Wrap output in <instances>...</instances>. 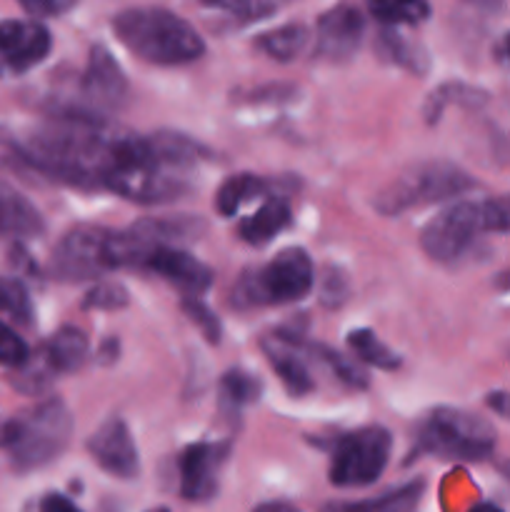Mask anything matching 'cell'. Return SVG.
<instances>
[{"mask_svg": "<svg viewBox=\"0 0 510 512\" xmlns=\"http://www.w3.org/2000/svg\"><path fill=\"white\" fill-rule=\"evenodd\" d=\"M113 33L140 60L163 68L188 65L205 53L198 30L173 10L135 5L113 15Z\"/></svg>", "mask_w": 510, "mask_h": 512, "instance_id": "6da1fadb", "label": "cell"}, {"mask_svg": "<svg viewBox=\"0 0 510 512\" xmlns=\"http://www.w3.org/2000/svg\"><path fill=\"white\" fill-rule=\"evenodd\" d=\"M73 418L63 400L50 398L20 413L0 430V443L10 455V463L20 473L40 470L53 463L70 443Z\"/></svg>", "mask_w": 510, "mask_h": 512, "instance_id": "7a4b0ae2", "label": "cell"}, {"mask_svg": "<svg viewBox=\"0 0 510 512\" xmlns=\"http://www.w3.org/2000/svg\"><path fill=\"white\" fill-rule=\"evenodd\" d=\"M478 188V180L448 160H423L400 170L385 188L378 190L373 205L383 215H403L433 203L460 198Z\"/></svg>", "mask_w": 510, "mask_h": 512, "instance_id": "3957f363", "label": "cell"}, {"mask_svg": "<svg viewBox=\"0 0 510 512\" xmlns=\"http://www.w3.org/2000/svg\"><path fill=\"white\" fill-rule=\"evenodd\" d=\"M415 445L420 453L460 463H480L495 450V430L488 420L460 408H435L420 420Z\"/></svg>", "mask_w": 510, "mask_h": 512, "instance_id": "277c9868", "label": "cell"}, {"mask_svg": "<svg viewBox=\"0 0 510 512\" xmlns=\"http://www.w3.org/2000/svg\"><path fill=\"white\" fill-rule=\"evenodd\" d=\"M315 268L303 248H285L263 268H253L235 285L238 305L298 303L313 290Z\"/></svg>", "mask_w": 510, "mask_h": 512, "instance_id": "5b68a950", "label": "cell"}, {"mask_svg": "<svg viewBox=\"0 0 510 512\" xmlns=\"http://www.w3.org/2000/svg\"><path fill=\"white\" fill-rule=\"evenodd\" d=\"M393 435L380 425L353 430L335 443L328 478L335 488H365L385 473Z\"/></svg>", "mask_w": 510, "mask_h": 512, "instance_id": "8992f818", "label": "cell"}, {"mask_svg": "<svg viewBox=\"0 0 510 512\" xmlns=\"http://www.w3.org/2000/svg\"><path fill=\"white\" fill-rule=\"evenodd\" d=\"M488 233L483 200H458L445 205L420 233V248L433 263L453 265Z\"/></svg>", "mask_w": 510, "mask_h": 512, "instance_id": "52a82bcc", "label": "cell"}, {"mask_svg": "<svg viewBox=\"0 0 510 512\" xmlns=\"http://www.w3.org/2000/svg\"><path fill=\"white\" fill-rule=\"evenodd\" d=\"M110 243H113V230L88 223L75 225L53 250V263H50L53 275L63 283H85L115 270Z\"/></svg>", "mask_w": 510, "mask_h": 512, "instance_id": "ba28073f", "label": "cell"}, {"mask_svg": "<svg viewBox=\"0 0 510 512\" xmlns=\"http://www.w3.org/2000/svg\"><path fill=\"white\" fill-rule=\"evenodd\" d=\"M80 98H83L80 115L100 120L103 113L120 108L128 98V78L105 45L90 48L88 63L80 75Z\"/></svg>", "mask_w": 510, "mask_h": 512, "instance_id": "9c48e42d", "label": "cell"}, {"mask_svg": "<svg viewBox=\"0 0 510 512\" xmlns=\"http://www.w3.org/2000/svg\"><path fill=\"white\" fill-rule=\"evenodd\" d=\"M53 48V35L43 20H0V68L28 73L43 63Z\"/></svg>", "mask_w": 510, "mask_h": 512, "instance_id": "30bf717a", "label": "cell"}, {"mask_svg": "<svg viewBox=\"0 0 510 512\" xmlns=\"http://www.w3.org/2000/svg\"><path fill=\"white\" fill-rule=\"evenodd\" d=\"M365 38V15L355 5L343 3L325 10L315 28V55L330 63H345L360 50Z\"/></svg>", "mask_w": 510, "mask_h": 512, "instance_id": "8fae6325", "label": "cell"}, {"mask_svg": "<svg viewBox=\"0 0 510 512\" xmlns=\"http://www.w3.org/2000/svg\"><path fill=\"white\" fill-rule=\"evenodd\" d=\"M90 458L103 473L118 480H133L140 473V455L125 420L110 418L85 443Z\"/></svg>", "mask_w": 510, "mask_h": 512, "instance_id": "7c38bea8", "label": "cell"}, {"mask_svg": "<svg viewBox=\"0 0 510 512\" xmlns=\"http://www.w3.org/2000/svg\"><path fill=\"white\" fill-rule=\"evenodd\" d=\"M230 448L220 443H193L183 450L178 463L180 495L190 503H205L218 493L220 468Z\"/></svg>", "mask_w": 510, "mask_h": 512, "instance_id": "4fadbf2b", "label": "cell"}, {"mask_svg": "<svg viewBox=\"0 0 510 512\" xmlns=\"http://www.w3.org/2000/svg\"><path fill=\"white\" fill-rule=\"evenodd\" d=\"M143 268L178 285L188 298H198L213 285V270L183 248H158L148 255Z\"/></svg>", "mask_w": 510, "mask_h": 512, "instance_id": "5bb4252c", "label": "cell"}, {"mask_svg": "<svg viewBox=\"0 0 510 512\" xmlns=\"http://www.w3.org/2000/svg\"><path fill=\"white\" fill-rule=\"evenodd\" d=\"M263 353L268 358L270 368L278 373L280 383L288 390L293 398H300V395H308L313 390V375H310L308 365L303 363L298 353H295V345L290 343L285 335H278V338H270L263 343Z\"/></svg>", "mask_w": 510, "mask_h": 512, "instance_id": "9a60e30c", "label": "cell"}, {"mask_svg": "<svg viewBox=\"0 0 510 512\" xmlns=\"http://www.w3.org/2000/svg\"><path fill=\"white\" fill-rule=\"evenodd\" d=\"M290 223H293V210H290V205L280 198H270L255 213L240 220L238 235L248 245L263 248L270 240L278 238L280 233H285L290 228Z\"/></svg>", "mask_w": 510, "mask_h": 512, "instance_id": "2e32d148", "label": "cell"}, {"mask_svg": "<svg viewBox=\"0 0 510 512\" xmlns=\"http://www.w3.org/2000/svg\"><path fill=\"white\" fill-rule=\"evenodd\" d=\"M38 355L45 368L50 370V375L73 373L88 358V338H85L83 330L65 325V328H60L58 333L45 340Z\"/></svg>", "mask_w": 510, "mask_h": 512, "instance_id": "e0dca14e", "label": "cell"}, {"mask_svg": "<svg viewBox=\"0 0 510 512\" xmlns=\"http://www.w3.org/2000/svg\"><path fill=\"white\" fill-rule=\"evenodd\" d=\"M43 215L28 203V198L0 183V235L10 238H33L43 233Z\"/></svg>", "mask_w": 510, "mask_h": 512, "instance_id": "ac0fdd59", "label": "cell"}, {"mask_svg": "<svg viewBox=\"0 0 510 512\" xmlns=\"http://www.w3.org/2000/svg\"><path fill=\"white\" fill-rule=\"evenodd\" d=\"M423 495L425 483L413 480V483L388 490L378 498L355 500V503H328L320 512H418Z\"/></svg>", "mask_w": 510, "mask_h": 512, "instance_id": "d6986e66", "label": "cell"}, {"mask_svg": "<svg viewBox=\"0 0 510 512\" xmlns=\"http://www.w3.org/2000/svg\"><path fill=\"white\" fill-rule=\"evenodd\" d=\"M378 50L385 60L395 63L398 68L408 70V73H415V75L428 73V65H430L428 50H425L420 43H415V40L405 38L400 30L385 28L383 33L378 35Z\"/></svg>", "mask_w": 510, "mask_h": 512, "instance_id": "ffe728a7", "label": "cell"}, {"mask_svg": "<svg viewBox=\"0 0 510 512\" xmlns=\"http://www.w3.org/2000/svg\"><path fill=\"white\" fill-rule=\"evenodd\" d=\"M268 190V180L253 173H238L223 180V185L215 193V210L223 218H233L240 213L245 203L260 198Z\"/></svg>", "mask_w": 510, "mask_h": 512, "instance_id": "44dd1931", "label": "cell"}, {"mask_svg": "<svg viewBox=\"0 0 510 512\" xmlns=\"http://www.w3.org/2000/svg\"><path fill=\"white\" fill-rule=\"evenodd\" d=\"M308 40L310 33L303 23H288L258 35L255 38V48L268 55V58L278 60V63H290V60H295L303 53Z\"/></svg>", "mask_w": 510, "mask_h": 512, "instance_id": "7402d4cb", "label": "cell"}, {"mask_svg": "<svg viewBox=\"0 0 510 512\" xmlns=\"http://www.w3.org/2000/svg\"><path fill=\"white\" fill-rule=\"evenodd\" d=\"M348 348L358 355L363 363L373 365L378 370H395L400 368V358L373 333V330H353L348 335Z\"/></svg>", "mask_w": 510, "mask_h": 512, "instance_id": "603a6c76", "label": "cell"}, {"mask_svg": "<svg viewBox=\"0 0 510 512\" xmlns=\"http://www.w3.org/2000/svg\"><path fill=\"white\" fill-rule=\"evenodd\" d=\"M370 15L385 28L398 30L400 25H420L430 18V5L420 0H398V3H370Z\"/></svg>", "mask_w": 510, "mask_h": 512, "instance_id": "cb8c5ba5", "label": "cell"}, {"mask_svg": "<svg viewBox=\"0 0 510 512\" xmlns=\"http://www.w3.org/2000/svg\"><path fill=\"white\" fill-rule=\"evenodd\" d=\"M260 380L255 375L245 373V370H228L220 380V398L223 405H230L233 410H240L243 405L255 403L260 398Z\"/></svg>", "mask_w": 510, "mask_h": 512, "instance_id": "d4e9b609", "label": "cell"}, {"mask_svg": "<svg viewBox=\"0 0 510 512\" xmlns=\"http://www.w3.org/2000/svg\"><path fill=\"white\" fill-rule=\"evenodd\" d=\"M308 353H313L320 363L328 365L340 383L350 385V388H358V390L368 388V375H365V370H360L358 365H355V360H348L345 355H340L338 350H330V348H325V345L315 343V345H308Z\"/></svg>", "mask_w": 510, "mask_h": 512, "instance_id": "484cf974", "label": "cell"}, {"mask_svg": "<svg viewBox=\"0 0 510 512\" xmlns=\"http://www.w3.org/2000/svg\"><path fill=\"white\" fill-rule=\"evenodd\" d=\"M0 313L10 315L23 325L33 320V300H30L28 288L20 280L0 278Z\"/></svg>", "mask_w": 510, "mask_h": 512, "instance_id": "4316f807", "label": "cell"}, {"mask_svg": "<svg viewBox=\"0 0 510 512\" xmlns=\"http://www.w3.org/2000/svg\"><path fill=\"white\" fill-rule=\"evenodd\" d=\"M205 8L218 10V13L230 15L238 23H253V20H263L278 10L275 3H265V0H210L203 3Z\"/></svg>", "mask_w": 510, "mask_h": 512, "instance_id": "83f0119b", "label": "cell"}, {"mask_svg": "<svg viewBox=\"0 0 510 512\" xmlns=\"http://www.w3.org/2000/svg\"><path fill=\"white\" fill-rule=\"evenodd\" d=\"M130 303L128 290L115 280H100L88 290L83 300L85 310H120Z\"/></svg>", "mask_w": 510, "mask_h": 512, "instance_id": "f1b7e54d", "label": "cell"}, {"mask_svg": "<svg viewBox=\"0 0 510 512\" xmlns=\"http://www.w3.org/2000/svg\"><path fill=\"white\" fill-rule=\"evenodd\" d=\"M460 98H465L468 103H483L485 95L480 93V90L468 88V85H460V83L443 85L438 93L430 95V103H428V108H425V115H428L430 123H435V118H440V115H443L445 105L453 103V100H460Z\"/></svg>", "mask_w": 510, "mask_h": 512, "instance_id": "f546056e", "label": "cell"}, {"mask_svg": "<svg viewBox=\"0 0 510 512\" xmlns=\"http://www.w3.org/2000/svg\"><path fill=\"white\" fill-rule=\"evenodd\" d=\"M183 313L188 315L195 325H198V330L205 335V340H208V343H218L220 335H223V328H220L218 315H215L213 310L203 303V300L188 298V295H185Z\"/></svg>", "mask_w": 510, "mask_h": 512, "instance_id": "4dcf8cb0", "label": "cell"}, {"mask_svg": "<svg viewBox=\"0 0 510 512\" xmlns=\"http://www.w3.org/2000/svg\"><path fill=\"white\" fill-rule=\"evenodd\" d=\"M30 360V350L25 345V340L15 333L13 328L0 320V365H8V368H23Z\"/></svg>", "mask_w": 510, "mask_h": 512, "instance_id": "1f68e13d", "label": "cell"}, {"mask_svg": "<svg viewBox=\"0 0 510 512\" xmlns=\"http://www.w3.org/2000/svg\"><path fill=\"white\" fill-rule=\"evenodd\" d=\"M488 233H510V195L498 200H483Z\"/></svg>", "mask_w": 510, "mask_h": 512, "instance_id": "d6a6232c", "label": "cell"}, {"mask_svg": "<svg viewBox=\"0 0 510 512\" xmlns=\"http://www.w3.org/2000/svg\"><path fill=\"white\" fill-rule=\"evenodd\" d=\"M25 13L33 15L35 20L43 18H58V15H65L68 10L75 8L73 0H23Z\"/></svg>", "mask_w": 510, "mask_h": 512, "instance_id": "836d02e7", "label": "cell"}, {"mask_svg": "<svg viewBox=\"0 0 510 512\" xmlns=\"http://www.w3.org/2000/svg\"><path fill=\"white\" fill-rule=\"evenodd\" d=\"M40 512H83L75 503H70L65 495H45L40 503Z\"/></svg>", "mask_w": 510, "mask_h": 512, "instance_id": "e575fe53", "label": "cell"}, {"mask_svg": "<svg viewBox=\"0 0 510 512\" xmlns=\"http://www.w3.org/2000/svg\"><path fill=\"white\" fill-rule=\"evenodd\" d=\"M485 405H488V408L493 410L495 415H500V418L510 420V393H505V390H498V393H490L488 398H485Z\"/></svg>", "mask_w": 510, "mask_h": 512, "instance_id": "d590c367", "label": "cell"}, {"mask_svg": "<svg viewBox=\"0 0 510 512\" xmlns=\"http://www.w3.org/2000/svg\"><path fill=\"white\" fill-rule=\"evenodd\" d=\"M253 512H300V510H295L293 505H288V503H278V500H273V503L258 505Z\"/></svg>", "mask_w": 510, "mask_h": 512, "instance_id": "8d00e7d4", "label": "cell"}, {"mask_svg": "<svg viewBox=\"0 0 510 512\" xmlns=\"http://www.w3.org/2000/svg\"><path fill=\"white\" fill-rule=\"evenodd\" d=\"M498 58L510 65V30L498 40Z\"/></svg>", "mask_w": 510, "mask_h": 512, "instance_id": "74e56055", "label": "cell"}, {"mask_svg": "<svg viewBox=\"0 0 510 512\" xmlns=\"http://www.w3.org/2000/svg\"><path fill=\"white\" fill-rule=\"evenodd\" d=\"M470 512H503V510L493 503H478L475 508H470Z\"/></svg>", "mask_w": 510, "mask_h": 512, "instance_id": "f35d334b", "label": "cell"}, {"mask_svg": "<svg viewBox=\"0 0 510 512\" xmlns=\"http://www.w3.org/2000/svg\"><path fill=\"white\" fill-rule=\"evenodd\" d=\"M500 285H503L505 290H510V270L503 275V278H500Z\"/></svg>", "mask_w": 510, "mask_h": 512, "instance_id": "ab89813d", "label": "cell"}, {"mask_svg": "<svg viewBox=\"0 0 510 512\" xmlns=\"http://www.w3.org/2000/svg\"><path fill=\"white\" fill-rule=\"evenodd\" d=\"M148 512H170L168 508H153V510H148Z\"/></svg>", "mask_w": 510, "mask_h": 512, "instance_id": "60d3db41", "label": "cell"}]
</instances>
